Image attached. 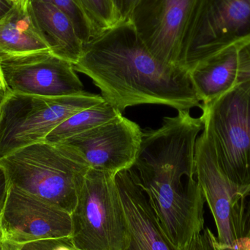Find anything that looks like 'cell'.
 Masks as SVG:
<instances>
[{
	"instance_id": "20",
	"label": "cell",
	"mask_w": 250,
	"mask_h": 250,
	"mask_svg": "<svg viewBox=\"0 0 250 250\" xmlns=\"http://www.w3.org/2000/svg\"><path fill=\"white\" fill-rule=\"evenodd\" d=\"M98 32L118 23L112 0H81Z\"/></svg>"
},
{
	"instance_id": "31",
	"label": "cell",
	"mask_w": 250,
	"mask_h": 250,
	"mask_svg": "<svg viewBox=\"0 0 250 250\" xmlns=\"http://www.w3.org/2000/svg\"><path fill=\"white\" fill-rule=\"evenodd\" d=\"M0 214H1V213H0ZM1 239H3V234L1 226V216H0V240H1Z\"/></svg>"
},
{
	"instance_id": "12",
	"label": "cell",
	"mask_w": 250,
	"mask_h": 250,
	"mask_svg": "<svg viewBox=\"0 0 250 250\" xmlns=\"http://www.w3.org/2000/svg\"><path fill=\"white\" fill-rule=\"evenodd\" d=\"M195 161L197 181L217 226V250H242L233 220V203L239 190L218 167L203 132L197 138Z\"/></svg>"
},
{
	"instance_id": "23",
	"label": "cell",
	"mask_w": 250,
	"mask_h": 250,
	"mask_svg": "<svg viewBox=\"0 0 250 250\" xmlns=\"http://www.w3.org/2000/svg\"><path fill=\"white\" fill-rule=\"evenodd\" d=\"M217 240L209 229H205L191 241L186 250H217Z\"/></svg>"
},
{
	"instance_id": "30",
	"label": "cell",
	"mask_w": 250,
	"mask_h": 250,
	"mask_svg": "<svg viewBox=\"0 0 250 250\" xmlns=\"http://www.w3.org/2000/svg\"><path fill=\"white\" fill-rule=\"evenodd\" d=\"M6 95H7V92L0 90V105H1V103L4 101V98L6 97Z\"/></svg>"
},
{
	"instance_id": "28",
	"label": "cell",
	"mask_w": 250,
	"mask_h": 250,
	"mask_svg": "<svg viewBox=\"0 0 250 250\" xmlns=\"http://www.w3.org/2000/svg\"><path fill=\"white\" fill-rule=\"evenodd\" d=\"M0 90L7 92L5 83H4V78H3L2 73H1V67H0Z\"/></svg>"
},
{
	"instance_id": "32",
	"label": "cell",
	"mask_w": 250,
	"mask_h": 250,
	"mask_svg": "<svg viewBox=\"0 0 250 250\" xmlns=\"http://www.w3.org/2000/svg\"><path fill=\"white\" fill-rule=\"evenodd\" d=\"M1 107H0V120H1Z\"/></svg>"
},
{
	"instance_id": "21",
	"label": "cell",
	"mask_w": 250,
	"mask_h": 250,
	"mask_svg": "<svg viewBox=\"0 0 250 250\" xmlns=\"http://www.w3.org/2000/svg\"><path fill=\"white\" fill-rule=\"evenodd\" d=\"M19 250H76L70 239H43L21 245Z\"/></svg>"
},
{
	"instance_id": "26",
	"label": "cell",
	"mask_w": 250,
	"mask_h": 250,
	"mask_svg": "<svg viewBox=\"0 0 250 250\" xmlns=\"http://www.w3.org/2000/svg\"><path fill=\"white\" fill-rule=\"evenodd\" d=\"M16 6L12 0H0V21L7 17Z\"/></svg>"
},
{
	"instance_id": "11",
	"label": "cell",
	"mask_w": 250,
	"mask_h": 250,
	"mask_svg": "<svg viewBox=\"0 0 250 250\" xmlns=\"http://www.w3.org/2000/svg\"><path fill=\"white\" fill-rule=\"evenodd\" d=\"M0 216L3 239L16 245L71 238L70 213L13 186Z\"/></svg>"
},
{
	"instance_id": "29",
	"label": "cell",
	"mask_w": 250,
	"mask_h": 250,
	"mask_svg": "<svg viewBox=\"0 0 250 250\" xmlns=\"http://www.w3.org/2000/svg\"><path fill=\"white\" fill-rule=\"evenodd\" d=\"M19 7H26V0H12Z\"/></svg>"
},
{
	"instance_id": "25",
	"label": "cell",
	"mask_w": 250,
	"mask_h": 250,
	"mask_svg": "<svg viewBox=\"0 0 250 250\" xmlns=\"http://www.w3.org/2000/svg\"><path fill=\"white\" fill-rule=\"evenodd\" d=\"M9 187L10 186L5 172L0 165V213L5 202Z\"/></svg>"
},
{
	"instance_id": "17",
	"label": "cell",
	"mask_w": 250,
	"mask_h": 250,
	"mask_svg": "<svg viewBox=\"0 0 250 250\" xmlns=\"http://www.w3.org/2000/svg\"><path fill=\"white\" fill-rule=\"evenodd\" d=\"M122 114L115 107L104 101L69 117L51 131L43 141L60 144L68 138L108 123Z\"/></svg>"
},
{
	"instance_id": "16",
	"label": "cell",
	"mask_w": 250,
	"mask_h": 250,
	"mask_svg": "<svg viewBox=\"0 0 250 250\" xmlns=\"http://www.w3.org/2000/svg\"><path fill=\"white\" fill-rule=\"evenodd\" d=\"M51 51L27 7L16 5L0 21V59Z\"/></svg>"
},
{
	"instance_id": "10",
	"label": "cell",
	"mask_w": 250,
	"mask_h": 250,
	"mask_svg": "<svg viewBox=\"0 0 250 250\" xmlns=\"http://www.w3.org/2000/svg\"><path fill=\"white\" fill-rule=\"evenodd\" d=\"M142 133L139 125L122 114L60 144L74 151L89 168L116 175L135 164Z\"/></svg>"
},
{
	"instance_id": "5",
	"label": "cell",
	"mask_w": 250,
	"mask_h": 250,
	"mask_svg": "<svg viewBox=\"0 0 250 250\" xmlns=\"http://www.w3.org/2000/svg\"><path fill=\"white\" fill-rule=\"evenodd\" d=\"M116 175L89 168L71 214L76 250H125L128 233Z\"/></svg>"
},
{
	"instance_id": "7",
	"label": "cell",
	"mask_w": 250,
	"mask_h": 250,
	"mask_svg": "<svg viewBox=\"0 0 250 250\" xmlns=\"http://www.w3.org/2000/svg\"><path fill=\"white\" fill-rule=\"evenodd\" d=\"M250 41V0H196L179 64L190 70L226 48Z\"/></svg>"
},
{
	"instance_id": "9",
	"label": "cell",
	"mask_w": 250,
	"mask_h": 250,
	"mask_svg": "<svg viewBox=\"0 0 250 250\" xmlns=\"http://www.w3.org/2000/svg\"><path fill=\"white\" fill-rule=\"evenodd\" d=\"M196 0H139L129 16L150 52L170 65H180L182 44Z\"/></svg>"
},
{
	"instance_id": "4",
	"label": "cell",
	"mask_w": 250,
	"mask_h": 250,
	"mask_svg": "<svg viewBox=\"0 0 250 250\" xmlns=\"http://www.w3.org/2000/svg\"><path fill=\"white\" fill-rule=\"evenodd\" d=\"M203 132L218 167L239 192L250 186V92L236 86L202 104Z\"/></svg>"
},
{
	"instance_id": "22",
	"label": "cell",
	"mask_w": 250,
	"mask_h": 250,
	"mask_svg": "<svg viewBox=\"0 0 250 250\" xmlns=\"http://www.w3.org/2000/svg\"><path fill=\"white\" fill-rule=\"evenodd\" d=\"M239 73L237 83L246 85L250 92V41L238 45Z\"/></svg>"
},
{
	"instance_id": "2",
	"label": "cell",
	"mask_w": 250,
	"mask_h": 250,
	"mask_svg": "<svg viewBox=\"0 0 250 250\" xmlns=\"http://www.w3.org/2000/svg\"><path fill=\"white\" fill-rule=\"evenodd\" d=\"M73 67L90 78L104 101L122 114L128 107L144 104L177 111L202 105L189 70L156 58L129 20L119 21L84 44Z\"/></svg>"
},
{
	"instance_id": "33",
	"label": "cell",
	"mask_w": 250,
	"mask_h": 250,
	"mask_svg": "<svg viewBox=\"0 0 250 250\" xmlns=\"http://www.w3.org/2000/svg\"><path fill=\"white\" fill-rule=\"evenodd\" d=\"M248 250H250V245H249V248H248Z\"/></svg>"
},
{
	"instance_id": "8",
	"label": "cell",
	"mask_w": 250,
	"mask_h": 250,
	"mask_svg": "<svg viewBox=\"0 0 250 250\" xmlns=\"http://www.w3.org/2000/svg\"><path fill=\"white\" fill-rule=\"evenodd\" d=\"M7 93L60 97L86 92L73 63L41 51L0 59Z\"/></svg>"
},
{
	"instance_id": "6",
	"label": "cell",
	"mask_w": 250,
	"mask_h": 250,
	"mask_svg": "<svg viewBox=\"0 0 250 250\" xmlns=\"http://www.w3.org/2000/svg\"><path fill=\"white\" fill-rule=\"evenodd\" d=\"M104 101L101 95L87 92L60 97L7 93L0 105V157L43 141L73 114Z\"/></svg>"
},
{
	"instance_id": "19",
	"label": "cell",
	"mask_w": 250,
	"mask_h": 250,
	"mask_svg": "<svg viewBox=\"0 0 250 250\" xmlns=\"http://www.w3.org/2000/svg\"><path fill=\"white\" fill-rule=\"evenodd\" d=\"M233 220L241 249L248 250L250 243V186L236 194Z\"/></svg>"
},
{
	"instance_id": "18",
	"label": "cell",
	"mask_w": 250,
	"mask_h": 250,
	"mask_svg": "<svg viewBox=\"0 0 250 250\" xmlns=\"http://www.w3.org/2000/svg\"><path fill=\"white\" fill-rule=\"evenodd\" d=\"M29 1L51 3L64 12L73 21L83 44L89 42L99 34L81 0H26V3Z\"/></svg>"
},
{
	"instance_id": "15",
	"label": "cell",
	"mask_w": 250,
	"mask_h": 250,
	"mask_svg": "<svg viewBox=\"0 0 250 250\" xmlns=\"http://www.w3.org/2000/svg\"><path fill=\"white\" fill-rule=\"evenodd\" d=\"M192 86L202 104H208L231 90L237 83L238 45L226 48L197 63L189 70Z\"/></svg>"
},
{
	"instance_id": "13",
	"label": "cell",
	"mask_w": 250,
	"mask_h": 250,
	"mask_svg": "<svg viewBox=\"0 0 250 250\" xmlns=\"http://www.w3.org/2000/svg\"><path fill=\"white\" fill-rule=\"evenodd\" d=\"M115 180L127 226L128 243L125 250H180L162 229L133 168L119 172Z\"/></svg>"
},
{
	"instance_id": "14",
	"label": "cell",
	"mask_w": 250,
	"mask_h": 250,
	"mask_svg": "<svg viewBox=\"0 0 250 250\" xmlns=\"http://www.w3.org/2000/svg\"><path fill=\"white\" fill-rule=\"evenodd\" d=\"M26 5L51 52L76 64L82 57L84 44L70 17L51 3L29 1Z\"/></svg>"
},
{
	"instance_id": "1",
	"label": "cell",
	"mask_w": 250,
	"mask_h": 250,
	"mask_svg": "<svg viewBox=\"0 0 250 250\" xmlns=\"http://www.w3.org/2000/svg\"><path fill=\"white\" fill-rule=\"evenodd\" d=\"M204 123L189 111L163 118L157 129H143L132 168L159 223L176 248L186 250L204 229L206 200L196 179L195 144Z\"/></svg>"
},
{
	"instance_id": "24",
	"label": "cell",
	"mask_w": 250,
	"mask_h": 250,
	"mask_svg": "<svg viewBox=\"0 0 250 250\" xmlns=\"http://www.w3.org/2000/svg\"><path fill=\"white\" fill-rule=\"evenodd\" d=\"M139 0H112L119 21L129 20L131 13Z\"/></svg>"
},
{
	"instance_id": "3",
	"label": "cell",
	"mask_w": 250,
	"mask_h": 250,
	"mask_svg": "<svg viewBox=\"0 0 250 250\" xmlns=\"http://www.w3.org/2000/svg\"><path fill=\"white\" fill-rule=\"evenodd\" d=\"M9 186L70 214L89 171L87 165L63 144L35 143L0 157Z\"/></svg>"
},
{
	"instance_id": "27",
	"label": "cell",
	"mask_w": 250,
	"mask_h": 250,
	"mask_svg": "<svg viewBox=\"0 0 250 250\" xmlns=\"http://www.w3.org/2000/svg\"><path fill=\"white\" fill-rule=\"evenodd\" d=\"M20 246L4 239L0 240V250H19Z\"/></svg>"
}]
</instances>
